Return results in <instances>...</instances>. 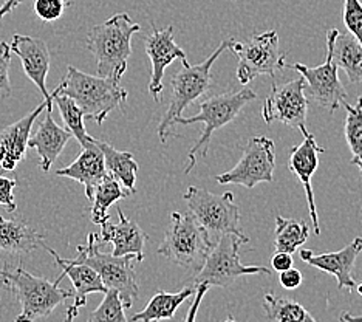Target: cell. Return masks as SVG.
<instances>
[{"label": "cell", "instance_id": "cell-1", "mask_svg": "<svg viewBox=\"0 0 362 322\" xmlns=\"http://www.w3.org/2000/svg\"><path fill=\"white\" fill-rule=\"evenodd\" d=\"M119 82L121 79L113 76H92L70 65L56 90L59 95L71 98L84 113V118L103 124L115 109L124 110L127 90Z\"/></svg>", "mask_w": 362, "mask_h": 322}, {"label": "cell", "instance_id": "cell-2", "mask_svg": "<svg viewBox=\"0 0 362 322\" xmlns=\"http://www.w3.org/2000/svg\"><path fill=\"white\" fill-rule=\"evenodd\" d=\"M139 30L141 25L132 21L127 13L115 14L90 30L87 48L95 56L96 70L101 78H122L132 54V38Z\"/></svg>", "mask_w": 362, "mask_h": 322}, {"label": "cell", "instance_id": "cell-3", "mask_svg": "<svg viewBox=\"0 0 362 322\" xmlns=\"http://www.w3.org/2000/svg\"><path fill=\"white\" fill-rule=\"evenodd\" d=\"M233 39H226L221 42L206 61L199 65H189L187 61L181 62V70L174 74L170 81L172 95L168 112L163 115L158 126V137L163 144L168 143V138L174 135V121L183 115L189 105L195 103V99L202 98L208 92L212 84L211 69L220 54L229 50Z\"/></svg>", "mask_w": 362, "mask_h": 322}, {"label": "cell", "instance_id": "cell-4", "mask_svg": "<svg viewBox=\"0 0 362 322\" xmlns=\"http://www.w3.org/2000/svg\"><path fill=\"white\" fill-rule=\"evenodd\" d=\"M4 285L11 290L21 302V315L16 322H37L50 316L57 305L75 296L70 290H62L59 284L50 282L44 277L33 276L31 272L18 267L0 270Z\"/></svg>", "mask_w": 362, "mask_h": 322}, {"label": "cell", "instance_id": "cell-5", "mask_svg": "<svg viewBox=\"0 0 362 322\" xmlns=\"http://www.w3.org/2000/svg\"><path fill=\"white\" fill-rule=\"evenodd\" d=\"M214 245L216 243L211 241L206 231L195 222L191 214L174 211L170 214V222L156 253L181 268L199 272Z\"/></svg>", "mask_w": 362, "mask_h": 322}, {"label": "cell", "instance_id": "cell-6", "mask_svg": "<svg viewBox=\"0 0 362 322\" xmlns=\"http://www.w3.org/2000/svg\"><path fill=\"white\" fill-rule=\"evenodd\" d=\"M254 99H257V95L252 92L251 88L245 87L234 93H223L217 96H211L206 101L199 103L200 112L194 115V117H178L174 121V126L181 124V126H189V124H203V132L197 143L192 146L191 151L187 154V166L185 173H189L197 164V156H206L208 149L211 144V138L214 132L228 126L233 122L238 113H240L246 104H250Z\"/></svg>", "mask_w": 362, "mask_h": 322}, {"label": "cell", "instance_id": "cell-7", "mask_svg": "<svg viewBox=\"0 0 362 322\" xmlns=\"http://www.w3.org/2000/svg\"><path fill=\"white\" fill-rule=\"evenodd\" d=\"M96 236L98 234L90 233L87 245L78 246V258L75 260L93 268L107 290L118 293L122 305L127 310L134 305L139 294L136 272L134 268V260H136V258L134 254L117 258L112 253L100 251Z\"/></svg>", "mask_w": 362, "mask_h": 322}, {"label": "cell", "instance_id": "cell-8", "mask_svg": "<svg viewBox=\"0 0 362 322\" xmlns=\"http://www.w3.org/2000/svg\"><path fill=\"white\" fill-rule=\"evenodd\" d=\"M189 214L206 231L216 243L223 234H243L240 229V209L233 192L216 195L206 189L189 186L183 194Z\"/></svg>", "mask_w": 362, "mask_h": 322}, {"label": "cell", "instance_id": "cell-9", "mask_svg": "<svg viewBox=\"0 0 362 322\" xmlns=\"http://www.w3.org/2000/svg\"><path fill=\"white\" fill-rule=\"evenodd\" d=\"M250 243L245 234H223L214 245L203 268L197 272L194 285L206 284L209 287L225 288L233 285L238 277L251 275H271V270L259 265H243L240 262V248Z\"/></svg>", "mask_w": 362, "mask_h": 322}, {"label": "cell", "instance_id": "cell-10", "mask_svg": "<svg viewBox=\"0 0 362 322\" xmlns=\"http://www.w3.org/2000/svg\"><path fill=\"white\" fill-rule=\"evenodd\" d=\"M229 50L238 56L237 79L242 86H248L260 74L274 78L279 70L286 67V56L279 50L276 31L254 35L246 45L233 39Z\"/></svg>", "mask_w": 362, "mask_h": 322}, {"label": "cell", "instance_id": "cell-11", "mask_svg": "<svg viewBox=\"0 0 362 322\" xmlns=\"http://www.w3.org/2000/svg\"><path fill=\"white\" fill-rule=\"evenodd\" d=\"M276 169L274 142L268 137H254L243 147L235 166L216 177L218 185H240L248 189L259 183H273Z\"/></svg>", "mask_w": 362, "mask_h": 322}, {"label": "cell", "instance_id": "cell-12", "mask_svg": "<svg viewBox=\"0 0 362 322\" xmlns=\"http://www.w3.org/2000/svg\"><path fill=\"white\" fill-rule=\"evenodd\" d=\"M308 98L305 95V81L302 78L276 86V82L262 105V118L267 124L281 121L288 127L299 130L302 135L307 130Z\"/></svg>", "mask_w": 362, "mask_h": 322}, {"label": "cell", "instance_id": "cell-13", "mask_svg": "<svg viewBox=\"0 0 362 322\" xmlns=\"http://www.w3.org/2000/svg\"><path fill=\"white\" fill-rule=\"evenodd\" d=\"M286 67L300 73V78L305 81V93L317 105L324 107L330 113L336 112L339 104H342V101L347 98V92H345L333 61L332 48L328 45L327 61L319 67H307L303 64H286Z\"/></svg>", "mask_w": 362, "mask_h": 322}, {"label": "cell", "instance_id": "cell-14", "mask_svg": "<svg viewBox=\"0 0 362 322\" xmlns=\"http://www.w3.org/2000/svg\"><path fill=\"white\" fill-rule=\"evenodd\" d=\"M146 53L149 56L152 64V74L149 82V93L153 96L155 101H160L163 92V78L164 71L175 59L181 62L187 61L185 50L178 47L174 40V27L169 25L168 28L156 30L151 35H147L144 40Z\"/></svg>", "mask_w": 362, "mask_h": 322}, {"label": "cell", "instance_id": "cell-15", "mask_svg": "<svg viewBox=\"0 0 362 322\" xmlns=\"http://www.w3.org/2000/svg\"><path fill=\"white\" fill-rule=\"evenodd\" d=\"M362 253V237H356L341 251L315 254L310 250H300V259L320 271L332 275L337 280L339 290H353L356 288V280L353 276L358 255Z\"/></svg>", "mask_w": 362, "mask_h": 322}, {"label": "cell", "instance_id": "cell-16", "mask_svg": "<svg viewBox=\"0 0 362 322\" xmlns=\"http://www.w3.org/2000/svg\"><path fill=\"white\" fill-rule=\"evenodd\" d=\"M48 104H53V92L50 93V98H45L35 110L0 132V168L4 171H14L21 161L27 159L33 124L47 109Z\"/></svg>", "mask_w": 362, "mask_h": 322}, {"label": "cell", "instance_id": "cell-17", "mask_svg": "<svg viewBox=\"0 0 362 322\" xmlns=\"http://www.w3.org/2000/svg\"><path fill=\"white\" fill-rule=\"evenodd\" d=\"M325 149L320 147L315 137L310 132L303 135V142L291 149L290 161H288V168L293 172V176L298 178L299 183L305 189L307 203H308V212L313 222V229L315 234H320L319 219H317V208L315 203V192H313L311 186V177L315 176V172L319 168V155L324 154Z\"/></svg>", "mask_w": 362, "mask_h": 322}, {"label": "cell", "instance_id": "cell-18", "mask_svg": "<svg viewBox=\"0 0 362 322\" xmlns=\"http://www.w3.org/2000/svg\"><path fill=\"white\" fill-rule=\"evenodd\" d=\"M11 52L19 56L22 69L30 81L35 84L44 99L50 98L47 90V76L50 70V50L42 39L33 36L14 35L11 40Z\"/></svg>", "mask_w": 362, "mask_h": 322}, {"label": "cell", "instance_id": "cell-19", "mask_svg": "<svg viewBox=\"0 0 362 322\" xmlns=\"http://www.w3.org/2000/svg\"><path fill=\"white\" fill-rule=\"evenodd\" d=\"M118 223L107 220L101 225V234L96 236L98 243H112V254L117 258L134 254L138 262L144 259V245L147 236L135 222L127 219L121 208H118Z\"/></svg>", "mask_w": 362, "mask_h": 322}, {"label": "cell", "instance_id": "cell-20", "mask_svg": "<svg viewBox=\"0 0 362 322\" xmlns=\"http://www.w3.org/2000/svg\"><path fill=\"white\" fill-rule=\"evenodd\" d=\"M53 104H48L47 109L44 110V118L39 122V127L36 134L30 137L28 147L35 149L40 159V169L45 173L50 172L54 161L59 159L64 147L73 138V135L67 129L61 127L59 124H56L53 115Z\"/></svg>", "mask_w": 362, "mask_h": 322}, {"label": "cell", "instance_id": "cell-21", "mask_svg": "<svg viewBox=\"0 0 362 322\" xmlns=\"http://www.w3.org/2000/svg\"><path fill=\"white\" fill-rule=\"evenodd\" d=\"M105 161L101 149L98 147L96 139L88 146L82 147V152L70 166L64 169H57V177H67L76 180L86 189V197L92 200L95 188L101 183L103 178L107 176Z\"/></svg>", "mask_w": 362, "mask_h": 322}, {"label": "cell", "instance_id": "cell-22", "mask_svg": "<svg viewBox=\"0 0 362 322\" xmlns=\"http://www.w3.org/2000/svg\"><path fill=\"white\" fill-rule=\"evenodd\" d=\"M44 250L47 253H50L53 255V259L56 260L57 265H59L62 268V275L57 277L54 282L56 284H61V280L67 276L70 280L73 287H75V302H73V305H75L76 309H81L84 307V305L87 304V296L90 293H103L105 294L107 293V288L104 287L101 277L98 276V272L90 268L88 265H86V263H79L76 262L75 259H62L59 254H57L56 251H53L50 246H47L45 243L42 245Z\"/></svg>", "mask_w": 362, "mask_h": 322}, {"label": "cell", "instance_id": "cell-23", "mask_svg": "<svg viewBox=\"0 0 362 322\" xmlns=\"http://www.w3.org/2000/svg\"><path fill=\"white\" fill-rule=\"evenodd\" d=\"M327 45L332 48L333 61L337 69H342L353 84L362 82V45L350 33H341L337 28L328 30Z\"/></svg>", "mask_w": 362, "mask_h": 322}, {"label": "cell", "instance_id": "cell-24", "mask_svg": "<svg viewBox=\"0 0 362 322\" xmlns=\"http://www.w3.org/2000/svg\"><path fill=\"white\" fill-rule=\"evenodd\" d=\"M44 237L22 220L0 216V250L10 254H27L42 248Z\"/></svg>", "mask_w": 362, "mask_h": 322}, {"label": "cell", "instance_id": "cell-25", "mask_svg": "<svg viewBox=\"0 0 362 322\" xmlns=\"http://www.w3.org/2000/svg\"><path fill=\"white\" fill-rule=\"evenodd\" d=\"M195 290L197 287L191 285L183 288V290L178 293H155L151 297L149 304L144 307V310L132 316L130 322H160L164 319H172L175 315V311L180 309V305L186 299H189L192 294H195Z\"/></svg>", "mask_w": 362, "mask_h": 322}, {"label": "cell", "instance_id": "cell-26", "mask_svg": "<svg viewBox=\"0 0 362 322\" xmlns=\"http://www.w3.org/2000/svg\"><path fill=\"white\" fill-rule=\"evenodd\" d=\"M96 143L104 155L107 172L117 178L121 183V186L127 189L130 194H135L136 173L139 168H138V163L135 161L134 154L117 151L113 146H110L109 143L100 142V139H96Z\"/></svg>", "mask_w": 362, "mask_h": 322}, {"label": "cell", "instance_id": "cell-27", "mask_svg": "<svg viewBox=\"0 0 362 322\" xmlns=\"http://www.w3.org/2000/svg\"><path fill=\"white\" fill-rule=\"evenodd\" d=\"M129 195L130 192L127 189H122L119 181L107 173L101 183L95 188L93 197L90 200L92 202V222L95 225H104L107 220H110L109 212H107L110 206Z\"/></svg>", "mask_w": 362, "mask_h": 322}, {"label": "cell", "instance_id": "cell-28", "mask_svg": "<svg viewBox=\"0 0 362 322\" xmlns=\"http://www.w3.org/2000/svg\"><path fill=\"white\" fill-rule=\"evenodd\" d=\"M310 226L303 220L276 217L274 233V250L281 253L294 254L299 248L308 241Z\"/></svg>", "mask_w": 362, "mask_h": 322}, {"label": "cell", "instance_id": "cell-29", "mask_svg": "<svg viewBox=\"0 0 362 322\" xmlns=\"http://www.w3.org/2000/svg\"><path fill=\"white\" fill-rule=\"evenodd\" d=\"M53 104L57 105L59 109L61 117L67 126V130L73 135V138L78 139V143L86 147L90 143L95 142V138L90 137L86 130V124H84V113L78 107V104L73 101L71 98L59 95L57 90H53Z\"/></svg>", "mask_w": 362, "mask_h": 322}, {"label": "cell", "instance_id": "cell-30", "mask_svg": "<svg viewBox=\"0 0 362 322\" xmlns=\"http://www.w3.org/2000/svg\"><path fill=\"white\" fill-rule=\"evenodd\" d=\"M265 311L271 322H317L308 310L296 301L282 299L268 293L265 296Z\"/></svg>", "mask_w": 362, "mask_h": 322}, {"label": "cell", "instance_id": "cell-31", "mask_svg": "<svg viewBox=\"0 0 362 322\" xmlns=\"http://www.w3.org/2000/svg\"><path fill=\"white\" fill-rule=\"evenodd\" d=\"M347 117H345V139L353 156L362 155V96L358 98L355 105H350L347 101H342Z\"/></svg>", "mask_w": 362, "mask_h": 322}, {"label": "cell", "instance_id": "cell-32", "mask_svg": "<svg viewBox=\"0 0 362 322\" xmlns=\"http://www.w3.org/2000/svg\"><path fill=\"white\" fill-rule=\"evenodd\" d=\"M87 322H130L126 318V309L117 292L107 290L100 307L88 315Z\"/></svg>", "mask_w": 362, "mask_h": 322}, {"label": "cell", "instance_id": "cell-33", "mask_svg": "<svg viewBox=\"0 0 362 322\" xmlns=\"http://www.w3.org/2000/svg\"><path fill=\"white\" fill-rule=\"evenodd\" d=\"M344 25L350 35L362 45V2L361 0H344Z\"/></svg>", "mask_w": 362, "mask_h": 322}, {"label": "cell", "instance_id": "cell-34", "mask_svg": "<svg viewBox=\"0 0 362 322\" xmlns=\"http://www.w3.org/2000/svg\"><path fill=\"white\" fill-rule=\"evenodd\" d=\"M67 5L65 0H35L33 8L40 21L54 22L62 18Z\"/></svg>", "mask_w": 362, "mask_h": 322}, {"label": "cell", "instance_id": "cell-35", "mask_svg": "<svg viewBox=\"0 0 362 322\" xmlns=\"http://www.w3.org/2000/svg\"><path fill=\"white\" fill-rule=\"evenodd\" d=\"M10 65H11V48L5 40H0V98L6 99L11 95L10 81Z\"/></svg>", "mask_w": 362, "mask_h": 322}, {"label": "cell", "instance_id": "cell-36", "mask_svg": "<svg viewBox=\"0 0 362 322\" xmlns=\"http://www.w3.org/2000/svg\"><path fill=\"white\" fill-rule=\"evenodd\" d=\"M16 186H18V181L14 178L0 176V206H5L10 212H14L18 209V205H16V198H14Z\"/></svg>", "mask_w": 362, "mask_h": 322}, {"label": "cell", "instance_id": "cell-37", "mask_svg": "<svg viewBox=\"0 0 362 322\" xmlns=\"http://www.w3.org/2000/svg\"><path fill=\"white\" fill-rule=\"evenodd\" d=\"M302 272L296 268L282 271L281 275H279V282H281L285 290H296V288H299L302 285Z\"/></svg>", "mask_w": 362, "mask_h": 322}, {"label": "cell", "instance_id": "cell-38", "mask_svg": "<svg viewBox=\"0 0 362 322\" xmlns=\"http://www.w3.org/2000/svg\"><path fill=\"white\" fill-rule=\"evenodd\" d=\"M293 254H288V253H281V251H276V254L273 255V259H271V265L277 271V272H282L293 268Z\"/></svg>", "mask_w": 362, "mask_h": 322}, {"label": "cell", "instance_id": "cell-39", "mask_svg": "<svg viewBox=\"0 0 362 322\" xmlns=\"http://www.w3.org/2000/svg\"><path fill=\"white\" fill-rule=\"evenodd\" d=\"M22 2H23V0H5L4 5L0 6V19H4L6 14L13 13Z\"/></svg>", "mask_w": 362, "mask_h": 322}, {"label": "cell", "instance_id": "cell-40", "mask_svg": "<svg viewBox=\"0 0 362 322\" xmlns=\"http://www.w3.org/2000/svg\"><path fill=\"white\" fill-rule=\"evenodd\" d=\"M78 313H79V309H76L75 305H70L67 309V313H65V322H75Z\"/></svg>", "mask_w": 362, "mask_h": 322}, {"label": "cell", "instance_id": "cell-41", "mask_svg": "<svg viewBox=\"0 0 362 322\" xmlns=\"http://www.w3.org/2000/svg\"><path fill=\"white\" fill-rule=\"evenodd\" d=\"M341 322H362V316H355L349 311H344L341 315Z\"/></svg>", "mask_w": 362, "mask_h": 322}, {"label": "cell", "instance_id": "cell-42", "mask_svg": "<svg viewBox=\"0 0 362 322\" xmlns=\"http://www.w3.org/2000/svg\"><path fill=\"white\" fill-rule=\"evenodd\" d=\"M351 163H353V164H356V166L361 169V173H362V155H359V156H353Z\"/></svg>", "mask_w": 362, "mask_h": 322}, {"label": "cell", "instance_id": "cell-43", "mask_svg": "<svg viewBox=\"0 0 362 322\" xmlns=\"http://www.w3.org/2000/svg\"><path fill=\"white\" fill-rule=\"evenodd\" d=\"M225 322H237L234 318H228Z\"/></svg>", "mask_w": 362, "mask_h": 322}]
</instances>
